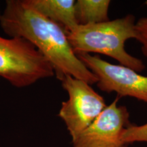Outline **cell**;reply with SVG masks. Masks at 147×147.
Segmentation results:
<instances>
[{
  "instance_id": "cell-1",
  "label": "cell",
  "mask_w": 147,
  "mask_h": 147,
  "mask_svg": "<svg viewBox=\"0 0 147 147\" xmlns=\"http://www.w3.org/2000/svg\"><path fill=\"white\" fill-rule=\"evenodd\" d=\"M0 24L11 38H23L32 43L50 62L61 80L71 76L91 84L97 79L79 59L61 26L36 12L24 0H8Z\"/></svg>"
},
{
  "instance_id": "cell-9",
  "label": "cell",
  "mask_w": 147,
  "mask_h": 147,
  "mask_svg": "<svg viewBox=\"0 0 147 147\" xmlns=\"http://www.w3.org/2000/svg\"><path fill=\"white\" fill-rule=\"evenodd\" d=\"M122 140L127 145L135 142L147 144V123L141 125L130 124L123 133Z\"/></svg>"
},
{
  "instance_id": "cell-2",
  "label": "cell",
  "mask_w": 147,
  "mask_h": 147,
  "mask_svg": "<svg viewBox=\"0 0 147 147\" xmlns=\"http://www.w3.org/2000/svg\"><path fill=\"white\" fill-rule=\"evenodd\" d=\"M135 25V17L129 14L103 23L78 25L66 33L76 55H105L117 61L121 65L141 72L145 68L142 61L132 56L125 50V42L136 38Z\"/></svg>"
},
{
  "instance_id": "cell-11",
  "label": "cell",
  "mask_w": 147,
  "mask_h": 147,
  "mask_svg": "<svg viewBox=\"0 0 147 147\" xmlns=\"http://www.w3.org/2000/svg\"><path fill=\"white\" fill-rule=\"evenodd\" d=\"M1 16H2V13H1V12H0V20H1Z\"/></svg>"
},
{
  "instance_id": "cell-12",
  "label": "cell",
  "mask_w": 147,
  "mask_h": 147,
  "mask_svg": "<svg viewBox=\"0 0 147 147\" xmlns=\"http://www.w3.org/2000/svg\"><path fill=\"white\" fill-rule=\"evenodd\" d=\"M124 147H128V145H125Z\"/></svg>"
},
{
  "instance_id": "cell-4",
  "label": "cell",
  "mask_w": 147,
  "mask_h": 147,
  "mask_svg": "<svg viewBox=\"0 0 147 147\" xmlns=\"http://www.w3.org/2000/svg\"><path fill=\"white\" fill-rule=\"evenodd\" d=\"M61 82L68 94V100L62 102L58 115L65 123L73 141L95 121L107 105L104 99L84 80L67 75Z\"/></svg>"
},
{
  "instance_id": "cell-5",
  "label": "cell",
  "mask_w": 147,
  "mask_h": 147,
  "mask_svg": "<svg viewBox=\"0 0 147 147\" xmlns=\"http://www.w3.org/2000/svg\"><path fill=\"white\" fill-rule=\"evenodd\" d=\"M94 74L97 87L106 93L115 92L121 97H131L147 103V76L129 67L108 63L97 55H76Z\"/></svg>"
},
{
  "instance_id": "cell-6",
  "label": "cell",
  "mask_w": 147,
  "mask_h": 147,
  "mask_svg": "<svg viewBox=\"0 0 147 147\" xmlns=\"http://www.w3.org/2000/svg\"><path fill=\"white\" fill-rule=\"evenodd\" d=\"M117 97L74 140L73 147H124L122 135L131 124L125 106H119Z\"/></svg>"
},
{
  "instance_id": "cell-8",
  "label": "cell",
  "mask_w": 147,
  "mask_h": 147,
  "mask_svg": "<svg viewBox=\"0 0 147 147\" xmlns=\"http://www.w3.org/2000/svg\"><path fill=\"white\" fill-rule=\"evenodd\" d=\"M110 0H77L75 4L78 25H85L110 21Z\"/></svg>"
},
{
  "instance_id": "cell-10",
  "label": "cell",
  "mask_w": 147,
  "mask_h": 147,
  "mask_svg": "<svg viewBox=\"0 0 147 147\" xmlns=\"http://www.w3.org/2000/svg\"><path fill=\"white\" fill-rule=\"evenodd\" d=\"M136 39L142 47L143 54L147 58V17H142L136 22Z\"/></svg>"
},
{
  "instance_id": "cell-3",
  "label": "cell",
  "mask_w": 147,
  "mask_h": 147,
  "mask_svg": "<svg viewBox=\"0 0 147 147\" xmlns=\"http://www.w3.org/2000/svg\"><path fill=\"white\" fill-rule=\"evenodd\" d=\"M55 76L50 62L23 38L0 36V76L17 88Z\"/></svg>"
},
{
  "instance_id": "cell-7",
  "label": "cell",
  "mask_w": 147,
  "mask_h": 147,
  "mask_svg": "<svg viewBox=\"0 0 147 147\" xmlns=\"http://www.w3.org/2000/svg\"><path fill=\"white\" fill-rule=\"evenodd\" d=\"M26 4L51 21L70 32L78 25L74 0H24Z\"/></svg>"
}]
</instances>
